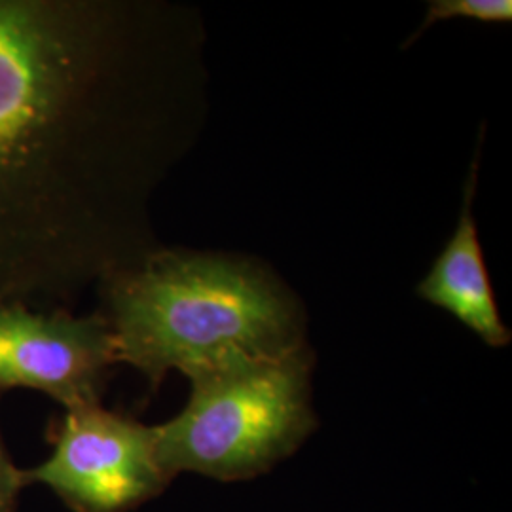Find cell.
<instances>
[{"label": "cell", "instance_id": "52a82bcc", "mask_svg": "<svg viewBox=\"0 0 512 512\" xmlns=\"http://www.w3.org/2000/svg\"><path fill=\"white\" fill-rule=\"evenodd\" d=\"M452 18H469L484 23H509L512 19L511 0H435L423 19L418 37L427 27Z\"/></svg>", "mask_w": 512, "mask_h": 512}, {"label": "cell", "instance_id": "3957f363", "mask_svg": "<svg viewBox=\"0 0 512 512\" xmlns=\"http://www.w3.org/2000/svg\"><path fill=\"white\" fill-rule=\"evenodd\" d=\"M183 412L154 427L167 475H258L310 433V357L302 348L200 372Z\"/></svg>", "mask_w": 512, "mask_h": 512}, {"label": "cell", "instance_id": "7a4b0ae2", "mask_svg": "<svg viewBox=\"0 0 512 512\" xmlns=\"http://www.w3.org/2000/svg\"><path fill=\"white\" fill-rule=\"evenodd\" d=\"M118 363L158 384L300 348L289 296L260 270L215 256L154 251L103 283Z\"/></svg>", "mask_w": 512, "mask_h": 512}, {"label": "cell", "instance_id": "ba28073f", "mask_svg": "<svg viewBox=\"0 0 512 512\" xmlns=\"http://www.w3.org/2000/svg\"><path fill=\"white\" fill-rule=\"evenodd\" d=\"M23 484L25 476L10 461L0 440V512L16 511V501Z\"/></svg>", "mask_w": 512, "mask_h": 512}, {"label": "cell", "instance_id": "5b68a950", "mask_svg": "<svg viewBox=\"0 0 512 512\" xmlns=\"http://www.w3.org/2000/svg\"><path fill=\"white\" fill-rule=\"evenodd\" d=\"M116 340L105 313L76 317L67 310L0 306V389H37L67 410L99 404Z\"/></svg>", "mask_w": 512, "mask_h": 512}, {"label": "cell", "instance_id": "8992f818", "mask_svg": "<svg viewBox=\"0 0 512 512\" xmlns=\"http://www.w3.org/2000/svg\"><path fill=\"white\" fill-rule=\"evenodd\" d=\"M475 184L476 164H473L458 228L437 258L433 270L421 281L418 293L423 300L450 311L488 346L503 348L509 344L511 332L499 317L475 219L471 215Z\"/></svg>", "mask_w": 512, "mask_h": 512}, {"label": "cell", "instance_id": "277c9868", "mask_svg": "<svg viewBox=\"0 0 512 512\" xmlns=\"http://www.w3.org/2000/svg\"><path fill=\"white\" fill-rule=\"evenodd\" d=\"M23 476L52 488L76 512L128 511L171 480L158 459L154 427L99 404L69 408L54 454Z\"/></svg>", "mask_w": 512, "mask_h": 512}, {"label": "cell", "instance_id": "6da1fadb", "mask_svg": "<svg viewBox=\"0 0 512 512\" xmlns=\"http://www.w3.org/2000/svg\"><path fill=\"white\" fill-rule=\"evenodd\" d=\"M190 23L141 0H0V306L65 310L154 253L186 145Z\"/></svg>", "mask_w": 512, "mask_h": 512}]
</instances>
